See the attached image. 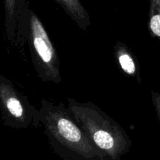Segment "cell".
Here are the masks:
<instances>
[{"label": "cell", "instance_id": "cell-2", "mask_svg": "<svg viewBox=\"0 0 160 160\" xmlns=\"http://www.w3.org/2000/svg\"><path fill=\"white\" fill-rule=\"evenodd\" d=\"M25 45L38 77L44 82L59 84V56L43 23L27 0H17L15 46L22 49Z\"/></svg>", "mask_w": 160, "mask_h": 160}, {"label": "cell", "instance_id": "cell-4", "mask_svg": "<svg viewBox=\"0 0 160 160\" xmlns=\"http://www.w3.org/2000/svg\"><path fill=\"white\" fill-rule=\"evenodd\" d=\"M0 109L4 126L17 130L41 127L39 109L3 75H0Z\"/></svg>", "mask_w": 160, "mask_h": 160}, {"label": "cell", "instance_id": "cell-1", "mask_svg": "<svg viewBox=\"0 0 160 160\" xmlns=\"http://www.w3.org/2000/svg\"><path fill=\"white\" fill-rule=\"evenodd\" d=\"M41 127L54 152L63 160H111L73 118L68 106L41 100Z\"/></svg>", "mask_w": 160, "mask_h": 160}, {"label": "cell", "instance_id": "cell-5", "mask_svg": "<svg viewBox=\"0 0 160 160\" xmlns=\"http://www.w3.org/2000/svg\"><path fill=\"white\" fill-rule=\"evenodd\" d=\"M113 56L123 74L134 78L138 83L142 82L138 59L126 44L118 41L113 46Z\"/></svg>", "mask_w": 160, "mask_h": 160}, {"label": "cell", "instance_id": "cell-7", "mask_svg": "<svg viewBox=\"0 0 160 160\" xmlns=\"http://www.w3.org/2000/svg\"><path fill=\"white\" fill-rule=\"evenodd\" d=\"M5 11V33L8 42L15 45L17 31V0H3Z\"/></svg>", "mask_w": 160, "mask_h": 160}, {"label": "cell", "instance_id": "cell-9", "mask_svg": "<svg viewBox=\"0 0 160 160\" xmlns=\"http://www.w3.org/2000/svg\"><path fill=\"white\" fill-rule=\"evenodd\" d=\"M152 100L160 124V92L152 91Z\"/></svg>", "mask_w": 160, "mask_h": 160}, {"label": "cell", "instance_id": "cell-6", "mask_svg": "<svg viewBox=\"0 0 160 160\" xmlns=\"http://www.w3.org/2000/svg\"><path fill=\"white\" fill-rule=\"evenodd\" d=\"M80 29L87 31L91 25L88 12L81 0H54Z\"/></svg>", "mask_w": 160, "mask_h": 160}, {"label": "cell", "instance_id": "cell-3", "mask_svg": "<svg viewBox=\"0 0 160 160\" xmlns=\"http://www.w3.org/2000/svg\"><path fill=\"white\" fill-rule=\"evenodd\" d=\"M68 108L93 143L111 160H121L132 146V141L120 123L92 102L67 98Z\"/></svg>", "mask_w": 160, "mask_h": 160}, {"label": "cell", "instance_id": "cell-8", "mask_svg": "<svg viewBox=\"0 0 160 160\" xmlns=\"http://www.w3.org/2000/svg\"><path fill=\"white\" fill-rule=\"evenodd\" d=\"M148 29L153 38H157L160 42V0H148Z\"/></svg>", "mask_w": 160, "mask_h": 160}]
</instances>
